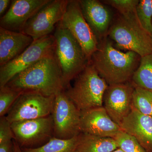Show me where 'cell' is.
I'll list each match as a JSON object with an SVG mask.
<instances>
[{
	"instance_id": "cell-3",
	"label": "cell",
	"mask_w": 152,
	"mask_h": 152,
	"mask_svg": "<svg viewBox=\"0 0 152 152\" xmlns=\"http://www.w3.org/2000/svg\"><path fill=\"white\" fill-rule=\"evenodd\" d=\"M55 56L61 71L64 90L86 67L90 61L69 31L59 23L53 34Z\"/></svg>"
},
{
	"instance_id": "cell-11",
	"label": "cell",
	"mask_w": 152,
	"mask_h": 152,
	"mask_svg": "<svg viewBox=\"0 0 152 152\" xmlns=\"http://www.w3.org/2000/svg\"><path fill=\"white\" fill-rule=\"evenodd\" d=\"M15 139L22 148H35L48 142L53 135L51 115L11 124Z\"/></svg>"
},
{
	"instance_id": "cell-30",
	"label": "cell",
	"mask_w": 152,
	"mask_h": 152,
	"mask_svg": "<svg viewBox=\"0 0 152 152\" xmlns=\"http://www.w3.org/2000/svg\"><path fill=\"white\" fill-rule=\"evenodd\" d=\"M112 152H124L121 149L119 148H118V149H117L115 150V151H113Z\"/></svg>"
},
{
	"instance_id": "cell-9",
	"label": "cell",
	"mask_w": 152,
	"mask_h": 152,
	"mask_svg": "<svg viewBox=\"0 0 152 152\" xmlns=\"http://www.w3.org/2000/svg\"><path fill=\"white\" fill-rule=\"evenodd\" d=\"M69 0H50L27 22L22 32L34 40L51 34L61 22Z\"/></svg>"
},
{
	"instance_id": "cell-1",
	"label": "cell",
	"mask_w": 152,
	"mask_h": 152,
	"mask_svg": "<svg viewBox=\"0 0 152 152\" xmlns=\"http://www.w3.org/2000/svg\"><path fill=\"white\" fill-rule=\"evenodd\" d=\"M23 94L55 96L64 90L62 75L55 54L19 73L5 85Z\"/></svg>"
},
{
	"instance_id": "cell-18",
	"label": "cell",
	"mask_w": 152,
	"mask_h": 152,
	"mask_svg": "<svg viewBox=\"0 0 152 152\" xmlns=\"http://www.w3.org/2000/svg\"><path fill=\"white\" fill-rule=\"evenodd\" d=\"M118 148V146L113 138L80 133L78 135L75 152H112Z\"/></svg>"
},
{
	"instance_id": "cell-4",
	"label": "cell",
	"mask_w": 152,
	"mask_h": 152,
	"mask_svg": "<svg viewBox=\"0 0 152 152\" xmlns=\"http://www.w3.org/2000/svg\"><path fill=\"white\" fill-rule=\"evenodd\" d=\"M66 94L81 112L103 107L104 95L109 85L90 62L77 76Z\"/></svg>"
},
{
	"instance_id": "cell-26",
	"label": "cell",
	"mask_w": 152,
	"mask_h": 152,
	"mask_svg": "<svg viewBox=\"0 0 152 152\" xmlns=\"http://www.w3.org/2000/svg\"><path fill=\"white\" fill-rule=\"evenodd\" d=\"M15 139V136L11 124L7 120L6 116L1 117L0 119V144L12 141Z\"/></svg>"
},
{
	"instance_id": "cell-13",
	"label": "cell",
	"mask_w": 152,
	"mask_h": 152,
	"mask_svg": "<svg viewBox=\"0 0 152 152\" xmlns=\"http://www.w3.org/2000/svg\"><path fill=\"white\" fill-rule=\"evenodd\" d=\"M121 130L119 125L112 119L104 107L81 112V133L114 138Z\"/></svg>"
},
{
	"instance_id": "cell-14",
	"label": "cell",
	"mask_w": 152,
	"mask_h": 152,
	"mask_svg": "<svg viewBox=\"0 0 152 152\" xmlns=\"http://www.w3.org/2000/svg\"><path fill=\"white\" fill-rule=\"evenodd\" d=\"M50 0H13L0 20V27L22 32L27 22Z\"/></svg>"
},
{
	"instance_id": "cell-2",
	"label": "cell",
	"mask_w": 152,
	"mask_h": 152,
	"mask_svg": "<svg viewBox=\"0 0 152 152\" xmlns=\"http://www.w3.org/2000/svg\"><path fill=\"white\" fill-rule=\"evenodd\" d=\"M141 58L134 52L120 51L106 37L99 42L90 63L110 86L129 82L137 69Z\"/></svg>"
},
{
	"instance_id": "cell-7",
	"label": "cell",
	"mask_w": 152,
	"mask_h": 152,
	"mask_svg": "<svg viewBox=\"0 0 152 152\" xmlns=\"http://www.w3.org/2000/svg\"><path fill=\"white\" fill-rule=\"evenodd\" d=\"M51 115L55 137L67 140L72 138L81 133V112L68 98L64 90L55 96Z\"/></svg>"
},
{
	"instance_id": "cell-19",
	"label": "cell",
	"mask_w": 152,
	"mask_h": 152,
	"mask_svg": "<svg viewBox=\"0 0 152 152\" xmlns=\"http://www.w3.org/2000/svg\"><path fill=\"white\" fill-rule=\"evenodd\" d=\"M132 79L134 86L152 92V54L141 58Z\"/></svg>"
},
{
	"instance_id": "cell-8",
	"label": "cell",
	"mask_w": 152,
	"mask_h": 152,
	"mask_svg": "<svg viewBox=\"0 0 152 152\" xmlns=\"http://www.w3.org/2000/svg\"><path fill=\"white\" fill-rule=\"evenodd\" d=\"M60 23L77 40L90 61L94 53L97 50L99 42L84 18L79 1L69 0L65 12Z\"/></svg>"
},
{
	"instance_id": "cell-25",
	"label": "cell",
	"mask_w": 152,
	"mask_h": 152,
	"mask_svg": "<svg viewBox=\"0 0 152 152\" xmlns=\"http://www.w3.org/2000/svg\"><path fill=\"white\" fill-rule=\"evenodd\" d=\"M104 3L116 9L121 15H128L136 12L138 0H106Z\"/></svg>"
},
{
	"instance_id": "cell-6",
	"label": "cell",
	"mask_w": 152,
	"mask_h": 152,
	"mask_svg": "<svg viewBox=\"0 0 152 152\" xmlns=\"http://www.w3.org/2000/svg\"><path fill=\"white\" fill-rule=\"evenodd\" d=\"M55 48L53 35L34 40L21 54L0 66V87L5 86L15 76L40 60L54 55Z\"/></svg>"
},
{
	"instance_id": "cell-21",
	"label": "cell",
	"mask_w": 152,
	"mask_h": 152,
	"mask_svg": "<svg viewBox=\"0 0 152 152\" xmlns=\"http://www.w3.org/2000/svg\"><path fill=\"white\" fill-rule=\"evenodd\" d=\"M132 107L144 115L152 117V92L134 86Z\"/></svg>"
},
{
	"instance_id": "cell-20",
	"label": "cell",
	"mask_w": 152,
	"mask_h": 152,
	"mask_svg": "<svg viewBox=\"0 0 152 152\" xmlns=\"http://www.w3.org/2000/svg\"><path fill=\"white\" fill-rule=\"evenodd\" d=\"M78 135L67 140L53 137L40 146L35 148H21L22 152H75Z\"/></svg>"
},
{
	"instance_id": "cell-15",
	"label": "cell",
	"mask_w": 152,
	"mask_h": 152,
	"mask_svg": "<svg viewBox=\"0 0 152 152\" xmlns=\"http://www.w3.org/2000/svg\"><path fill=\"white\" fill-rule=\"evenodd\" d=\"M79 2L84 18L99 42L108 35L113 17L111 12L97 0Z\"/></svg>"
},
{
	"instance_id": "cell-28",
	"label": "cell",
	"mask_w": 152,
	"mask_h": 152,
	"mask_svg": "<svg viewBox=\"0 0 152 152\" xmlns=\"http://www.w3.org/2000/svg\"><path fill=\"white\" fill-rule=\"evenodd\" d=\"M11 1L10 0H0V15L1 16L6 10Z\"/></svg>"
},
{
	"instance_id": "cell-31",
	"label": "cell",
	"mask_w": 152,
	"mask_h": 152,
	"mask_svg": "<svg viewBox=\"0 0 152 152\" xmlns=\"http://www.w3.org/2000/svg\"><path fill=\"white\" fill-rule=\"evenodd\" d=\"M151 39L152 43V33L151 35Z\"/></svg>"
},
{
	"instance_id": "cell-16",
	"label": "cell",
	"mask_w": 152,
	"mask_h": 152,
	"mask_svg": "<svg viewBox=\"0 0 152 152\" xmlns=\"http://www.w3.org/2000/svg\"><path fill=\"white\" fill-rule=\"evenodd\" d=\"M120 126L136 139L147 152L152 151V116L141 113L132 107Z\"/></svg>"
},
{
	"instance_id": "cell-12",
	"label": "cell",
	"mask_w": 152,
	"mask_h": 152,
	"mask_svg": "<svg viewBox=\"0 0 152 152\" xmlns=\"http://www.w3.org/2000/svg\"><path fill=\"white\" fill-rule=\"evenodd\" d=\"M134 85L129 82L110 85L104 95V108L112 120L121 125L132 107Z\"/></svg>"
},
{
	"instance_id": "cell-24",
	"label": "cell",
	"mask_w": 152,
	"mask_h": 152,
	"mask_svg": "<svg viewBox=\"0 0 152 152\" xmlns=\"http://www.w3.org/2000/svg\"><path fill=\"white\" fill-rule=\"evenodd\" d=\"M21 94L7 86L0 87V117L7 115Z\"/></svg>"
},
{
	"instance_id": "cell-23",
	"label": "cell",
	"mask_w": 152,
	"mask_h": 152,
	"mask_svg": "<svg viewBox=\"0 0 152 152\" xmlns=\"http://www.w3.org/2000/svg\"><path fill=\"white\" fill-rule=\"evenodd\" d=\"M118 148L124 152H148L132 136L123 130L114 138Z\"/></svg>"
},
{
	"instance_id": "cell-17",
	"label": "cell",
	"mask_w": 152,
	"mask_h": 152,
	"mask_svg": "<svg viewBox=\"0 0 152 152\" xmlns=\"http://www.w3.org/2000/svg\"><path fill=\"white\" fill-rule=\"evenodd\" d=\"M34 41L23 33L0 27V66L21 54Z\"/></svg>"
},
{
	"instance_id": "cell-10",
	"label": "cell",
	"mask_w": 152,
	"mask_h": 152,
	"mask_svg": "<svg viewBox=\"0 0 152 152\" xmlns=\"http://www.w3.org/2000/svg\"><path fill=\"white\" fill-rule=\"evenodd\" d=\"M55 96H45L37 93H23L9 110L6 118L11 124L48 116L53 108Z\"/></svg>"
},
{
	"instance_id": "cell-27",
	"label": "cell",
	"mask_w": 152,
	"mask_h": 152,
	"mask_svg": "<svg viewBox=\"0 0 152 152\" xmlns=\"http://www.w3.org/2000/svg\"><path fill=\"white\" fill-rule=\"evenodd\" d=\"M0 152H15L13 140L0 144Z\"/></svg>"
},
{
	"instance_id": "cell-22",
	"label": "cell",
	"mask_w": 152,
	"mask_h": 152,
	"mask_svg": "<svg viewBox=\"0 0 152 152\" xmlns=\"http://www.w3.org/2000/svg\"><path fill=\"white\" fill-rule=\"evenodd\" d=\"M140 23L150 36L152 33V0H140L136 8Z\"/></svg>"
},
{
	"instance_id": "cell-29",
	"label": "cell",
	"mask_w": 152,
	"mask_h": 152,
	"mask_svg": "<svg viewBox=\"0 0 152 152\" xmlns=\"http://www.w3.org/2000/svg\"><path fill=\"white\" fill-rule=\"evenodd\" d=\"M13 143L14 151L15 152H22L21 148L15 140H13Z\"/></svg>"
},
{
	"instance_id": "cell-5",
	"label": "cell",
	"mask_w": 152,
	"mask_h": 152,
	"mask_svg": "<svg viewBox=\"0 0 152 152\" xmlns=\"http://www.w3.org/2000/svg\"><path fill=\"white\" fill-rule=\"evenodd\" d=\"M108 35L119 48L134 52L141 57L152 54L151 36L142 26L136 12L120 15L110 27Z\"/></svg>"
}]
</instances>
